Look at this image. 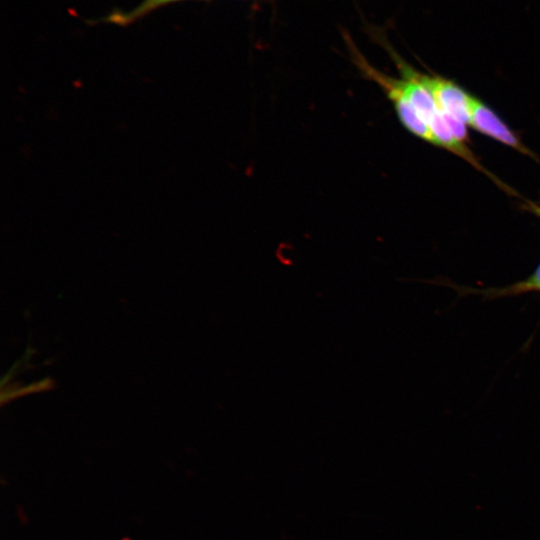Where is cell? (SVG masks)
<instances>
[{
	"label": "cell",
	"instance_id": "3957f363",
	"mask_svg": "<svg viewBox=\"0 0 540 540\" xmlns=\"http://www.w3.org/2000/svg\"><path fill=\"white\" fill-rule=\"evenodd\" d=\"M467 125L524 155L533 156L507 124L491 108L471 94Z\"/></svg>",
	"mask_w": 540,
	"mask_h": 540
},
{
	"label": "cell",
	"instance_id": "7a4b0ae2",
	"mask_svg": "<svg viewBox=\"0 0 540 540\" xmlns=\"http://www.w3.org/2000/svg\"><path fill=\"white\" fill-rule=\"evenodd\" d=\"M417 76L433 95L455 136L465 137L470 94L453 81L439 75L425 74L417 70Z\"/></svg>",
	"mask_w": 540,
	"mask_h": 540
},
{
	"label": "cell",
	"instance_id": "6da1fadb",
	"mask_svg": "<svg viewBox=\"0 0 540 540\" xmlns=\"http://www.w3.org/2000/svg\"><path fill=\"white\" fill-rule=\"evenodd\" d=\"M347 45L352 60L363 77L377 83L391 101L401 124L414 136L432 143V136L427 124L422 120L406 96L399 77H391L373 67L347 37Z\"/></svg>",
	"mask_w": 540,
	"mask_h": 540
},
{
	"label": "cell",
	"instance_id": "277c9868",
	"mask_svg": "<svg viewBox=\"0 0 540 540\" xmlns=\"http://www.w3.org/2000/svg\"><path fill=\"white\" fill-rule=\"evenodd\" d=\"M177 1L181 0H143L137 7L128 12L110 14L106 21L120 26H127L155 10Z\"/></svg>",
	"mask_w": 540,
	"mask_h": 540
},
{
	"label": "cell",
	"instance_id": "8992f818",
	"mask_svg": "<svg viewBox=\"0 0 540 540\" xmlns=\"http://www.w3.org/2000/svg\"><path fill=\"white\" fill-rule=\"evenodd\" d=\"M527 206L529 207V210L531 212H533L536 216L540 218V204L527 202Z\"/></svg>",
	"mask_w": 540,
	"mask_h": 540
},
{
	"label": "cell",
	"instance_id": "5b68a950",
	"mask_svg": "<svg viewBox=\"0 0 540 540\" xmlns=\"http://www.w3.org/2000/svg\"><path fill=\"white\" fill-rule=\"evenodd\" d=\"M518 290L522 294L529 292L540 293V263L531 275L518 282Z\"/></svg>",
	"mask_w": 540,
	"mask_h": 540
}]
</instances>
